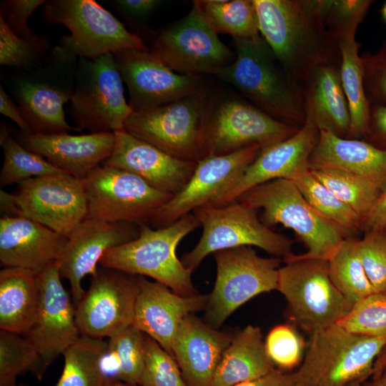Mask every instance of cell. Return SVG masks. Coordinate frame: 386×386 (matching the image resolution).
<instances>
[{"mask_svg":"<svg viewBox=\"0 0 386 386\" xmlns=\"http://www.w3.org/2000/svg\"><path fill=\"white\" fill-rule=\"evenodd\" d=\"M306 115L318 127L348 138L351 127L349 104L343 89L340 65L315 68L302 84Z\"/></svg>","mask_w":386,"mask_h":386,"instance_id":"29","label":"cell"},{"mask_svg":"<svg viewBox=\"0 0 386 386\" xmlns=\"http://www.w3.org/2000/svg\"><path fill=\"white\" fill-rule=\"evenodd\" d=\"M213 255L217 276L208 295L204 322L218 329L252 298L277 290L282 259L262 257L249 246L219 250Z\"/></svg>","mask_w":386,"mask_h":386,"instance_id":"13","label":"cell"},{"mask_svg":"<svg viewBox=\"0 0 386 386\" xmlns=\"http://www.w3.org/2000/svg\"><path fill=\"white\" fill-rule=\"evenodd\" d=\"M320 130L306 115L301 128L292 137L262 149L217 206L234 202L249 189L277 179L293 180L310 170V157Z\"/></svg>","mask_w":386,"mask_h":386,"instance_id":"22","label":"cell"},{"mask_svg":"<svg viewBox=\"0 0 386 386\" xmlns=\"http://www.w3.org/2000/svg\"><path fill=\"white\" fill-rule=\"evenodd\" d=\"M39 272L15 267L0 271V329L24 335L33 323L39 299Z\"/></svg>","mask_w":386,"mask_h":386,"instance_id":"31","label":"cell"},{"mask_svg":"<svg viewBox=\"0 0 386 386\" xmlns=\"http://www.w3.org/2000/svg\"><path fill=\"white\" fill-rule=\"evenodd\" d=\"M385 345L386 335H356L337 325L317 331L295 372V386H360L371 377Z\"/></svg>","mask_w":386,"mask_h":386,"instance_id":"6","label":"cell"},{"mask_svg":"<svg viewBox=\"0 0 386 386\" xmlns=\"http://www.w3.org/2000/svg\"><path fill=\"white\" fill-rule=\"evenodd\" d=\"M216 94L205 84L167 104L132 112L124 129L177 159L198 162L207 154V135Z\"/></svg>","mask_w":386,"mask_h":386,"instance_id":"3","label":"cell"},{"mask_svg":"<svg viewBox=\"0 0 386 386\" xmlns=\"http://www.w3.org/2000/svg\"><path fill=\"white\" fill-rule=\"evenodd\" d=\"M103 386H140L139 385H133L127 383L120 380H117L113 378L107 377Z\"/></svg>","mask_w":386,"mask_h":386,"instance_id":"56","label":"cell"},{"mask_svg":"<svg viewBox=\"0 0 386 386\" xmlns=\"http://www.w3.org/2000/svg\"><path fill=\"white\" fill-rule=\"evenodd\" d=\"M145 334L130 325L118 335L109 338L103 361L111 362L113 378L139 385L144 365Z\"/></svg>","mask_w":386,"mask_h":386,"instance_id":"37","label":"cell"},{"mask_svg":"<svg viewBox=\"0 0 386 386\" xmlns=\"http://www.w3.org/2000/svg\"><path fill=\"white\" fill-rule=\"evenodd\" d=\"M360 386H386V368L377 376L372 377L370 380H367Z\"/></svg>","mask_w":386,"mask_h":386,"instance_id":"55","label":"cell"},{"mask_svg":"<svg viewBox=\"0 0 386 386\" xmlns=\"http://www.w3.org/2000/svg\"><path fill=\"white\" fill-rule=\"evenodd\" d=\"M107 342L81 335L62 355L64 368L56 386H103Z\"/></svg>","mask_w":386,"mask_h":386,"instance_id":"33","label":"cell"},{"mask_svg":"<svg viewBox=\"0 0 386 386\" xmlns=\"http://www.w3.org/2000/svg\"><path fill=\"white\" fill-rule=\"evenodd\" d=\"M386 227V190L382 192L376 202L362 219L361 229L365 232Z\"/></svg>","mask_w":386,"mask_h":386,"instance_id":"50","label":"cell"},{"mask_svg":"<svg viewBox=\"0 0 386 386\" xmlns=\"http://www.w3.org/2000/svg\"><path fill=\"white\" fill-rule=\"evenodd\" d=\"M365 272L375 292H386V229L367 232L358 241Z\"/></svg>","mask_w":386,"mask_h":386,"instance_id":"46","label":"cell"},{"mask_svg":"<svg viewBox=\"0 0 386 386\" xmlns=\"http://www.w3.org/2000/svg\"><path fill=\"white\" fill-rule=\"evenodd\" d=\"M310 171L362 221L382 192L384 186L381 184L345 171L332 168H315Z\"/></svg>","mask_w":386,"mask_h":386,"instance_id":"35","label":"cell"},{"mask_svg":"<svg viewBox=\"0 0 386 386\" xmlns=\"http://www.w3.org/2000/svg\"><path fill=\"white\" fill-rule=\"evenodd\" d=\"M254 209H263L266 225L281 224L292 229L303 242L306 252L298 258L328 261L343 241L345 232L307 202L292 180L274 179L257 185L237 200Z\"/></svg>","mask_w":386,"mask_h":386,"instance_id":"7","label":"cell"},{"mask_svg":"<svg viewBox=\"0 0 386 386\" xmlns=\"http://www.w3.org/2000/svg\"><path fill=\"white\" fill-rule=\"evenodd\" d=\"M385 229H386V227H385Z\"/></svg>","mask_w":386,"mask_h":386,"instance_id":"59","label":"cell"},{"mask_svg":"<svg viewBox=\"0 0 386 386\" xmlns=\"http://www.w3.org/2000/svg\"><path fill=\"white\" fill-rule=\"evenodd\" d=\"M358 241L346 238L328 260L332 283L352 305L375 292L362 264Z\"/></svg>","mask_w":386,"mask_h":386,"instance_id":"34","label":"cell"},{"mask_svg":"<svg viewBox=\"0 0 386 386\" xmlns=\"http://www.w3.org/2000/svg\"><path fill=\"white\" fill-rule=\"evenodd\" d=\"M0 112L15 122L21 132L33 133V131L23 117L16 103L7 94L2 85L0 86Z\"/></svg>","mask_w":386,"mask_h":386,"instance_id":"51","label":"cell"},{"mask_svg":"<svg viewBox=\"0 0 386 386\" xmlns=\"http://www.w3.org/2000/svg\"><path fill=\"white\" fill-rule=\"evenodd\" d=\"M68 113L76 127L91 133L115 132L132 114L114 55L78 58Z\"/></svg>","mask_w":386,"mask_h":386,"instance_id":"12","label":"cell"},{"mask_svg":"<svg viewBox=\"0 0 386 386\" xmlns=\"http://www.w3.org/2000/svg\"><path fill=\"white\" fill-rule=\"evenodd\" d=\"M42 16L45 22L69 30V35L60 39L59 46L77 58L149 50L139 36L129 31L94 0L46 1Z\"/></svg>","mask_w":386,"mask_h":386,"instance_id":"9","label":"cell"},{"mask_svg":"<svg viewBox=\"0 0 386 386\" xmlns=\"http://www.w3.org/2000/svg\"><path fill=\"white\" fill-rule=\"evenodd\" d=\"M268 356L275 367L282 372L300 366L305 352V342L292 324L274 327L264 340Z\"/></svg>","mask_w":386,"mask_h":386,"instance_id":"44","label":"cell"},{"mask_svg":"<svg viewBox=\"0 0 386 386\" xmlns=\"http://www.w3.org/2000/svg\"><path fill=\"white\" fill-rule=\"evenodd\" d=\"M299 129L249 103L226 101L215 107L212 116L207 156L227 154L253 145L262 149L292 137Z\"/></svg>","mask_w":386,"mask_h":386,"instance_id":"20","label":"cell"},{"mask_svg":"<svg viewBox=\"0 0 386 386\" xmlns=\"http://www.w3.org/2000/svg\"><path fill=\"white\" fill-rule=\"evenodd\" d=\"M294 372H285L278 369L257 379L241 382L234 386H295Z\"/></svg>","mask_w":386,"mask_h":386,"instance_id":"52","label":"cell"},{"mask_svg":"<svg viewBox=\"0 0 386 386\" xmlns=\"http://www.w3.org/2000/svg\"><path fill=\"white\" fill-rule=\"evenodd\" d=\"M1 146L4 150V162L0 172L1 187L18 184L31 178L66 173L42 156L26 149L11 135Z\"/></svg>","mask_w":386,"mask_h":386,"instance_id":"39","label":"cell"},{"mask_svg":"<svg viewBox=\"0 0 386 386\" xmlns=\"http://www.w3.org/2000/svg\"><path fill=\"white\" fill-rule=\"evenodd\" d=\"M337 325L356 335H386V292H375L357 302Z\"/></svg>","mask_w":386,"mask_h":386,"instance_id":"43","label":"cell"},{"mask_svg":"<svg viewBox=\"0 0 386 386\" xmlns=\"http://www.w3.org/2000/svg\"><path fill=\"white\" fill-rule=\"evenodd\" d=\"M139 234V226L129 222L86 218L76 226L57 261L61 277L69 283L74 307L85 293L82 280L97 273V265L104 254L136 239Z\"/></svg>","mask_w":386,"mask_h":386,"instance_id":"21","label":"cell"},{"mask_svg":"<svg viewBox=\"0 0 386 386\" xmlns=\"http://www.w3.org/2000/svg\"><path fill=\"white\" fill-rule=\"evenodd\" d=\"M381 14H382V18L384 19V20L386 21V2L385 3L383 6L382 7Z\"/></svg>","mask_w":386,"mask_h":386,"instance_id":"57","label":"cell"},{"mask_svg":"<svg viewBox=\"0 0 386 386\" xmlns=\"http://www.w3.org/2000/svg\"><path fill=\"white\" fill-rule=\"evenodd\" d=\"M137 291L135 275L110 269L98 270L75 306L81 335L111 338L132 325Z\"/></svg>","mask_w":386,"mask_h":386,"instance_id":"18","label":"cell"},{"mask_svg":"<svg viewBox=\"0 0 386 386\" xmlns=\"http://www.w3.org/2000/svg\"><path fill=\"white\" fill-rule=\"evenodd\" d=\"M193 214L202 226L197 245L182 262L193 272L209 254L242 246L257 247L285 260L293 254V242L262 222L255 209L235 201L222 206L199 208Z\"/></svg>","mask_w":386,"mask_h":386,"instance_id":"10","label":"cell"},{"mask_svg":"<svg viewBox=\"0 0 386 386\" xmlns=\"http://www.w3.org/2000/svg\"><path fill=\"white\" fill-rule=\"evenodd\" d=\"M233 40L234 61L214 76L232 84L264 112L302 127L306 119L302 85L284 68L261 35Z\"/></svg>","mask_w":386,"mask_h":386,"instance_id":"2","label":"cell"},{"mask_svg":"<svg viewBox=\"0 0 386 386\" xmlns=\"http://www.w3.org/2000/svg\"><path fill=\"white\" fill-rule=\"evenodd\" d=\"M129 94L133 112L152 109L192 94L205 84L203 76L175 72L151 50L113 54Z\"/></svg>","mask_w":386,"mask_h":386,"instance_id":"19","label":"cell"},{"mask_svg":"<svg viewBox=\"0 0 386 386\" xmlns=\"http://www.w3.org/2000/svg\"><path fill=\"white\" fill-rule=\"evenodd\" d=\"M45 2L44 0H4L0 4V16L16 36L32 39L37 35L28 26L27 21Z\"/></svg>","mask_w":386,"mask_h":386,"instance_id":"48","label":"cell"},{"mask_svg":"<svg viewBox=\"0 0 386 386\" xmlns=\"http://www.w3.org/2000/svg\"><path fill=\"white\" fill-rule=\"evenodd\" d=\"M385 368H386V345L375 360L372 375L370 378L377 376Z\"/></svg>","mask_w":386,"mask_h":386,"instance_id":"54","label":"cell"},{"mask_svg":"<svg viewBox=\"0 0 386 386\" xmlns=\"http://www.w3.org/2000/svg\"><path fill=\"white\" fill-rule=\"evenodd\" d=\"M68 237L22 216L0 219V262L40 273L61 257Z\"/></svg>","mask_w":386,"mask_h":386,"instance_id":"27","label":"cell"},{"mask_svg":"<svg viewBox=\"0 0 386 386\" xmlns=\"http://www.w3.org/2000/svg\"><path fill=\"white\" fill-rule=\"evenodd\" d=\"M14 386H27L25 384H16Z\"/></svg>","mask_w":386,"mask_h":386,"instance_id":"58","label":"cell"},{"mask_svg":"<svg viewBox=\"0 0 386 386\" xmlns=\"http://www.w3.org/2000/svg\"><path fill=\"white\" fill-rule=\"evenodd\" d=\"M259 327L247 325L233 335L216 370L212 386H234L276 370Z\"/></svg>","mask_w":386,"mask_h":386,"instance_id":"30","label":"cell"},{"mask_svg":"<svg viewBox=\"0 0 386 386\" xmlns=\"http://www.w3.org/2000/svg\"><path fill=\"white\" fill-rule=\"evenodd\" d=\"M312 207L348 236L361 229L360 217L309 170L292 180Z\"/></svg>","mask_w":386,"mask_h":386,"instance_id":"38","label":"cell"},{"mask_svg":"<svg viewBox=\"0 0 386 386\" xmlns=\"http://www.w3.org/2000/svg\"><path fill=\"white\" fill-rule=\"evenodd\" d=\"M114 134L113 152L103 164L134 174L154 189L172 196L192 176L197 162L174 157L124 129Z\"/></svg>","mask_w":386,"mask_h":386,"instance_id":"24","label":"cell"},{"mask_svg":"<svg viewBox=\"0 0 386 386\" xmlns=\"http://www.w3.org/2000/svg\"><path fill=\"white\" fill-rule=\"evenodd\" d=\"M261 150L253 145L199 160L187 184L155 212L149 223L156 228L164 227L199 208L217 206Z\"/></svg>","mask_w":386,"mask_h":386,"instance_id":"16","label":"cell"},{"mask_svg":"<svg viewBox=\"0 0 386 386\" xmlns=\"http://www.w3.org/2000/svg\"><path fill=\"white\" fill-rule=\"evenodd\" d=\"M61 279L57 261L39 273L37 310L32 325L24 335L37 352L39 362L34 376L39 380L81 336L74 305Z\"/></svg>","mask_w":386,"mask_h":386,"instance_id":"17","label":"cell"},{"mask_svg":"<svg viewBox=\"0 0 386 386\" xmlns=\"http://www.w3.org/2000/svg\"><path fill=\"white\" fill-rule=\"evenodd\" d=\"M151 51L171 69L186 75H214L235 59L197 1L186 16L157 35Z\"/></svg>","mask_w":386,"mask_h":386,"instance_id":"15","label":"cell"},{"mask_svg":"<svg viewBox=\"0 0 386 386\" xmlns=\"http://www.w3.org/2000/svg\"><path fill=\"white\" fill-rule=\"evenodd\" d=\"M139 385L187 386L174 357L147 335L145 336L144 365Z\"/></svg>","mask_w":386,"mask_h":386,"instance_id":"45","label":"cell"},{"mask_svg":"<svg viewBox=\"0 0 386 386\" xmlns=\"http://www.w3.org/2000/svg\"><path fill=\"white\" fill-rule=\"evenodd\" d=\"M4 216H22L69 237L86 218L84 179L67 173L31 178L17 184L15 193L0 191Z\"/></svg>","mask_w":386,"mask_h":386,"instance_id":"11","label":"cell"},{"mask_svg":"<svg viewBox=\"0 0 386 386\" xmlns=\"http://www.w3.org/2000/svg\"><path fill=\"white\" fill-rule=\"evenodd\" d=\"M364 137L367 142L386 150V105H371Z\"/></svg>","mask_w":386,"mask_h":386,"instance_id":"49","label":"cell"},{"mask_svg":"<svg viewBox=\"0 0 386 386\" xmlns=\"http://www.w3.org/2000/svg\"><path fill=\"white\" fill-rule=\"evenodd\" d=\"M199 226L192 213L164 227L141 225L136 239L108 249L99 264L130 275L149 277L182 296L197 295L192 272L179 259L176 250L179 242Z\"/></svg>","mask_w":386,"mask_h":386,"instance_id":"4","label":"cell"},{"mask_svg":"<svg viewBox=\"0 0 386 386\" xmlns=\"http://www.w3.org/2000/svg\"><path fill=\"white\" fill-rule=\"evenodd\" d=\"M138 286L132 325L172 355L174 337L189 315L205 309L208 295L182 296L166 285L135 275Z\"/></svg>","mask_w":386,"mask_h":386,"instance_id":"23","label":"cell"},{"mask_svg":"<svg viewBox=\"0 0 386 386\" xmlns=\"http://www.w3.org/2000/svg\"><path fill=\"white\" fill-rule=\"evenodd\" d=\"M39 362L34 346L24 335L0 331V386H14L18 376L30 371L34 375Z\"/></svg>","mask_w":386,"mask_h":386,"instance_id":"41","label":"cell"},{"mask_svg":"<svg viewBox=\"0 0 386 386\" xmlns=\"http://www.w3.org/2000/svg\"><path fill=\"white\" fill-rule=\"evenodd\" d=\"M86 218L109 222L147 224L173 196L160 192L137 175L104 164L84 179Z\"/></svg>","mask_w":386,"mask_h":386,"instance_id":"14","label":"cell"},{"mask_svg":"<svg viewBox=\"0 0 386 386\" xmlns=\"http://www.w3.org/2000/svg\"><path fill=\"white\" fill-rule=\"evenodd\" d=\"M337 44L341 55V79L350 112L351 127L348 139H360L366 133L371 105L364 86L359 44L355 36L340 39Z\"/></svg>","mask_w":386,"mask_h":386,"instance_id":"32","label":"cell"},{"mask_svg":"<svg viewBox=\"0 0 386 386\" xmlns=\"http://www.w3.org/2000/svg\"><path fill=\"white\" fill-rule=\"evenodd\" d=\"M77 61L58 45L38 66L9 77L8 88L33 133L81 132L66 122L64 108L74 91Z\"/></svg>","mask_w":386,"mask_h":386,"instance_id":"5","label":"cell"},{"mask_svg":"<svg viewBox=\"0 0 386 386\" xmlns=\"http://www.w3.org/2000/svg\"><path fill=\"white\" fill-rule=\"evenodd\" d=\"M309 163L310 169H337L386 184V150L365 140L321 129Z\"/></svg>","mask_w":386,"mask_h":386,"instance_id":"28","label":"cell"},{"mask_svg":"<svg viewBox=\"0 0 386 386\" xmlns=\"http://www.w3.org/2000/svg\"><path fill=\"white\" fill-rule=\"evenodd\" d=\"M126 13L137 17L152 11L159 1L156 0H118L114 1Z\"/></svg>","mask_w":386,"mask_h":386,"instance_id":"53","label":"cell"},{"mask_svg":"<svg viewBox=\"0 0 386 386\" xmlns=\"http://www.w3.org/2000/svg\"><path fill=\"white\" fill-rule=\"evenodd\" d=\"M364 86L370 105H386V41L375 52L360 55Z\"/></svg>","mask_w":386,"mask_h":386,"instance_id":"47","label":"cell"},{"mask_svg":"<svg viewBox=\"0 0 386 386\" xmlns=\"http://www.w3.org/2000/svg\"><path fill=\"white\" fill-rule=\"evenodd\" d=\"M374 1L371 0H315L323 23L337 40L355 36Z\"/></svg>","mask_w":386,"mask_h":386,"instance_id":"42","label":"cell"},{"mask_svg":"<svg viewBox=\"0 0 386 386\" xmlns=\"http://www.w3.org/2000/svg\"><path fill=\"white\" fill-rule=\"evenodd\" d=\"M232 337L193 314L182 320L172 341V355L187 386H212L217 366Z\"/></svg>","mask_w":386,"mask_h":386,"instance_id":"26","label":"cell"},{"mask_svg":"<svg viewBox=\"0 0 386 386\" xmlns=\"http://www.w3.org/2000/svg\"><path fill=\"white\" fill-rule=\"evenodd\" d=\"M14 138L59 169L82 179L111 156L115 142L114 132L72 135L20 131Z\"/></svg>","mask_w":386,"mask_h":386,"instance_id":"25","label":"cell"},{"mask_svg":"<svg viewBox=\"0 0 386 386\" xmlns=\"http://www.w3.org/2000/svg\"><path fill=\"white\" fill-rule=\"evenodd\" d=\"M259 33L284 68L302 85L317 66L341 64L337 40L315 0H253Z\"/></svg>","mask_w":386,"mask_h":386,"instance_id":"1","label":"cell"},{"mask_svg":"<svg viewBox=\"0 0 386 386\" xmlns=\"http://www.w3.org/2000/svg\"><path fill=\"white\" fill-rule=\"evenodd\" d=\"M203 14L219 33L233 39H250L259 36L253 0L197 1Z\"/></svg>","mask_w":386,"mask_h":386,"instance_id":"36","label":"cell"},{"mask_svg":"<svg viewBox=\"0 0 386 386\" xmlns=\"http://www.w3.org/2000/svg\"><path fill=\"white\" fill-rule=\"evenodd\" d=\"M49 40L36 36L24 39L16 36L0 16V64L28 70L40 65L49 56Z\"/></svg>","mask_w":386,"mask_h":386,"instance_id":"40","label":"cell"},{"mask_svg":"<svg viewBox=\"0 0 386 386\" xmlns=\"http://www.w3.org/2000/svg\"><path fill=\"white\" fill-rule=\"evenodd\" d=\"M279 269L278 290L287 302V315L312 335L335 325L352 307L332 283L328 261L293 254Z\"/></svg>","mask_w":386,"mask_h":386,"instance_id":"8","label":"cell"}]
</instances>
